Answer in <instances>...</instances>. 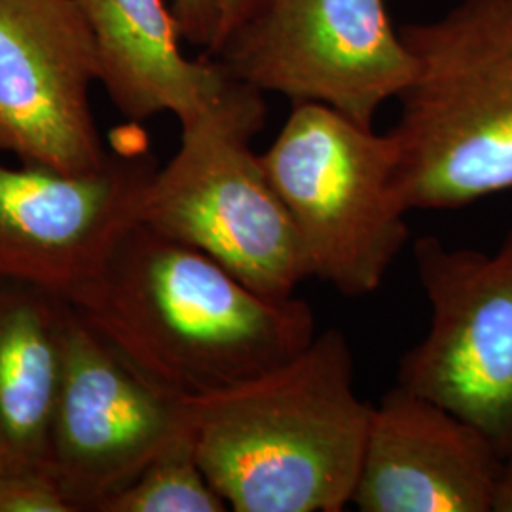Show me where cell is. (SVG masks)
I'll return each mask as SVG.
<instances>
[{
	"label": "cell",
	"mask_w": 512,
	"mask_h": 512,
	"mask_svg": "<svg viewBox=\"0 0 512 512\" xmlns=\"http://www.w3.org/2000/svg\"><path fill=\"white\" fill-rule=\"evenodd\" d=\"M262 0H217L219 4V29L213 46L205 52L211 54L220 44V40L230 35L232 29H236L243 19L249 18Z\"/></svg>",
	"instance_id": "obj_17"
},
{
	"label": "cell",
	"mask_w": 512,
	"mask_h": 512,
	"mask_svg": "<svg viewBox=\"0 0 512 512\" xmlns=\"http://www.w3.org/2000/svg\"><path fill=\"white\" fill-rule=\"evenodd\" d=\"M207 57L258 92L321 103L368 128L416 67L385 0H262Z\"/></svg>",
	"instance_id": "obj_6"
},
{
	"label": "cell",
	"mask_w": 512,
	"mask_h": 512,
	"mask_svg": "<svg viewBox=\"0 0 512 512\" xmlns=\"http://www.w3.org/2000/svg\"><path fill=\"white\" fill-rule=\"evenodd\" d=\"M414 74L391 129L408 211L459 209L512 188V0H459L401 29Z\"/></svg>",
	"instance_id": "obj_3"
},
{
	"label": "cell",
	"mask_w": 512,
	"mask_h": 512,
	"mask_svg": "<svg viewBox=\"0 0 512 512\" xmlns=\"http://www.w3.org/2000/svg\"><path fill=\"white\" fill-rule=\"evenodd\" d=\"M492 512H512V458L503 459L495 482Z\"/></svg>",
	"instance_id": "obj_18"
},
{
	"label": "cell",
	"mask_w": 512,
	"mask_h": 512,
	"mask_svg": "<svg viewBox=\"0 0 512 512\" xmlns=\"http://www.w3.org/2000/svg\"><path fill=\"white\" fill-rule=\"evenodd\" d=\"M71 313L57 294L0 279V469L46 465Z\"/></svg>",
	"instance_id": "obj_13"
},
{
	"label": "cell",
	"mask_w": 512,
	"mask_h": 512,
	"mask_svg": "<svg viewBox=\"0 0 512 512\" xmlns=\"http://www.w3.org/2000/svg\"><path fill=\"white\" fill-rule=\"evenodd\" d=\"M173 16L177 19L179 33L194 46L207 52L219 29V4L217 0H173Z\"/></svg>",
	"instance_id": "obj_16"
},
{
	"label": "cell",
	"mask_w": 512,
	"mask_h": 512,
	"mask_svg": "<svg viewBox=\"0 0 512 512\" xmlns=\"http://www.w3.org/2000/svg\"><path fill=\"white\" fill-rule=\"evenodd\" d=\"M190 427V401L156 384L73 306L46 465L74 512L101 511Z\"/></svg>",
	"instance_id": "obj_9"
},
{
	"label": "cell",
	"mask_w": 512,
	"mask_h": 512,
	"mask_svg": "<svg viewBox=\"0 0 512 512\" xmlns=\"http://www.w3.org/2000/svg\"><path fill=\"white\" fill-rule=\"evenodd\" d=\"M414 260L431 323L401 357L397 384L471 423L511 459L512 230L492 253L423 236Z\"/></svg>",
	"instance_id": "obj_7"
},
{
	"label": "cell",
	"mask_w": 512,
	"mask_h": 512,
	"mask_svg": "<svg viewBox=\"0 0 512 512\" xmlns=\"http://www.w3.org/2000/svg\"><path fill=\"white\" fill-rule=\"evenodd\" d=\"M224 497L203 473L194 425L171 440L122 492L99 512H226Z\"/></svg>",
	"instance_id": "obj_14"
},
{
	"label": "cell",
	"mask_w": 512,
	"mask_h": 512,
	"mask_svg": "<svg viewBox=\"0 0 512 512\" xmlns=\"http://www.w3.org/2000/svg\"><path fill=\"white\" fill-rule=\"evenodd\" d=\"M76 2L95 38L99 82L129 122L171 112L183 126L209 109L232 80L213 57H184L177 19L164 0Z\"/></svg>",
	"instance_id": "obj_12"
},
{
	"label": "cell",
	"mask_w": 512,
	"mask_h": 512,
	"mask_svg": "<svg viewBox=\"0 0 512 512\" xmlns=\"http://www.w3.org/2000/svg\"><path fill=\"white\" fill-rule=\"evenodd\" d=\"M501 465L471 423L395 384L372 408L351 505L363 512H492Z\"/></svg>",
	"instance_id": "obj_11"
},
{
	"label": "cell",
	"mask_w": 512,
	"mask_h": 512,
	"mask_svg": "<svg viewBox=\"0 0 512 512\" xmlns=\"http://www.w3.org/2000/svg\"><path fill=\"white\" fill-rule=\"evenodd\" d=\"M95 80V38L76 0H0V152L63 175L101 169Z\"/></svg>",
	"instance_id": "obj_10"
},
{
	"label": "cell",
	"mask_w": 512,
	"mask_h": 512,
	"mask_svg": "<svg viewBox=\"0 0 512 512\" xmlns=\"http://www.w3.org/2000/svg\"><path fill=\"white\" fill-rule=\"evenodd\" d=\"M156 171L137 128L116 129L107 164L86 175L0 164V279L74 304L141 222Z\"/></svg>",
	"instance_id": "obj_8"
},
{
	"label": "cell",
	"mask_w": 512,
	"mask_h": 512,
	"mask_svg": "<svg viewBox=\"0 0 512 512\" xmlns=\"http://www.w3.org/2000/svg\"><path fill=\"white\" fill-rule=\"evenodd\" d=\"M264 122V93L232 78L181 126V147L158 167L141 222L215 258L256 293L289 298L310 277L293 220L253 150Z\"/></svg>",
	"instance_id": "obj_4"
},
{
	"label": "cell",
	"mask_w": 512,
	"mask_h": 512,
	"mask_svg": "<svg viewBox=\"0 0 512 512\" xmlns=\"http://www.w3.org/2000/svg\"><path fill=\"white\" fill-rule=\"evenodd\" d=\"M203 473L230 511L340 512L353 501L374 404L348 338L327 329L285 365L188 399Z\"/></svg>",
	"instance_id": "obj_2"
},
{
	"label": "cell",
	"mask_w": 512,
	"mask_h": 512,
	"mask_svg": "<svg viewBox=\"0 0 512 512\" xmlns=\"http://www.w3.org/2000/svg\"><path fill=\"white\" fill-rule=\"evenodd\" d=\"M0 512H74L46 465L0 469Z\"/></svg>",
	"instance_id": "obj_15"
},
{
	"label": "cell",
	"mask_w": 512,
	"mask_h": 512,
	"mask_svg": "<svg viewBox=\"0 0 512 512\" xmlns=\"http://www.w3.org/2000/svg\"><path fill=\"white\" fill-rule=\"evenodd\" d=\"M76 311L156 384L196 399L245 384L310 346L302 298L256 293L215 258L137 222Z\"/></svg>",
	"instance_id": "obj_1"
},
{
	"label": "cell",
	"mask_w": 512,
	"mask_h": 512,
	"mask_svg": "<svg viewBox=\"0 0 512 512\" xmlns=\"http://www.w3.org/2000/svg\"><path fill=\"white\" fill-rule=\"evenodd\" d=\"M260 160L293 220L308 277L351 298L376 293L410 238L391 133L321 103H294Z\"/></svg>",
	"instance_id": "obj_5"
}]
</instances>
